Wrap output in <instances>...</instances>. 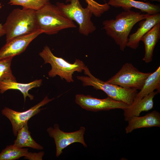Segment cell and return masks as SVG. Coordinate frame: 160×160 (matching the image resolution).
I'll use <instances>...</instances> for the list:
<instances>
[{"label":"cell","instance_id":"cell-1","mask_svg":"<svg viewBox=\"0 0 160 160\" xmlns=\"http://www.w3.org/2000/svg\"><path fill=\"white\" fill-rule=\"evenodd\" d=\"M149 15L141 14L131 10L117 15L115 19L105 20L103 23L107 34L112 38L124 51L127 47L128 37L135 24L145 19Z\"/></svg>","mask_w":160,"mask_h":160},{"label":"cell","instance_id":"cell-2","mask_svg":"<svg viewBox=\"0 0 160 160\" xmlns=\"http://www.w3.org/2000/svg\"><path fill=\"white\" fill-rule=\"evenodd\" d=\"M36 12V10L32 9L16 8L9 14L3 25L6 42L39 30Z\"/></svg>","mask_w":160,"mask_h":160},{"label":"cell","instance_id":"cell-3","mask_svg":"<svg viewBox=\"0 0 160 160\" xmlns=\"http://www.w3.org/2000/svg\"><path fill=\"white\" fill-rule=\"evenodd\" d=\"M36 17L39 30L48 35L55 34L63 29L76 27L73 21L56 5L49 2L36 11Z\"/></svg>","mask_w":160,"mask_h":160},{"label":"cell","instance_id":"cell-4","mask_svg":"<svg viewBox=\"0 0 160 160\" xmlns=\"http://www.w3.org/2000/svg\"><path fill=\"white\" fill-rule=\"evenodd\" d=\"M84 71L88 76H78L77 78L82 81L84 86H92L96 89L101 90L112 99L129 105L133 103L137 90L125 89L102 81L93 75L87 66Z\"/></svg>","mask_w":160,"mask_h":160},{"label":"cell","instance_id":"cell-5","mask_svg":"<svg viewBox=\"0 0 160 160\" xmlns=\"http://www.w3.org/2000/svg\"><path fill=\"white\" fill-rule=\"evenodd\" d=\"M44 61V64L49 63L51 69L48 74L49 77H54L59 76L67 82H73V75L75 71L81 72L84 71L86 66L83 61L76 59L74 62L71 63L61 57L56 56L53 54L49 47L45 46L39 54Z\"/></svg>","mask_w":160,"mask_h":160},{"label":"cell","instance_id":"cell-6","mask_svg":"<svg viewBox=\"0 0 160 160\" xmlns=\"http://www.w3.org/2000/svg\"><path fill=\"white\" fill-rule=\"evenodd\" d=\"M70 3L57 2L56 5L69 19L74 21L79 26V31L83 35L88 36L94 31L96 27L91 20L93 14L87 7H82L79 0H67Z\"/></svg>","mask_w":160,"mask_h":160},{"label":"cell","instance_id":"cell-7","mask_svg":"<svg viewBox=\"0 0 160 160\" xmlns=\"http://www.w3.org/2000/svg\"><path fill=\"white\" fill-rule=\"evenodd\" d=\"M151 73L140 72L131 63H126L106 82L127 89L140 90Z\"/></svg>","mask_w":160,"mask_h":160},{"label":"cell","instance_id":"cell-8","mask_svg":"<svg viewBox=\"0 0 160 160\" xmlns=\"http://www.w3.org/2000/svg\"><path fill=\"white\" fill-rule=\"evenodd\" d=\"M85 128L81 127L77 131L72 132H65L61 130L59 125L55 124L54 127H50L47 129L49 135L53 138L56 147V156L58 157L63 153V150L69 145L75 143H79L85 147L87 146L84 139Z\"/></svg>","mask_w":160,"mask_h":160},{"label":"cell","instance_id":"cell-9","mask_svg":"<svg viewBox=\"0 0 160 160\" xmlns=\"http://www.w3.org/2000/svg\"><path fill=\"white\" fill-rule=\"evenodd\" d=\"M54 99H49L47 96L37 104L22 112L5 107L1 111V114L9 120L12 126L13 134L15 136H17L18 130L27 123L28 120L40 112L42 110L41 107L51 101Z\"/></svg>","mask_w":160,"mask_h":160},{"label":"cell","instance_id":"cell-10","mask_svg":"<svg viewBox=\"0 0 160 160\" xmlns=\"http://www.w3.org/2000/svg\"><path fill=\"white\" fill-rule=\"evenodd\" d=\"M75 102L82 108L94 112L115 109L123 110L129 105L122 102L113 100L108 97L105 99H100L83 94L76 95Z\"/></svg>","mask_w":160,"mask_h":160},{"label":"cell","instance_id":"cell-11","mask_svg":"<svg viewBox=\"0 0 160 160\" xmlns=\"http://www.w3.org/2000/svg\"><path fill=\"white\" fill-rule=\"evenodd\" d=\"M42 33L41 31L39 30L31 34L15 38L6 42L0 49V60L13 58L20 54L33 39Z\"/></svg>","mask_w":160,"mask_h":160},{"label":"cell","instance_id":"cell-12","mask_svg":"<svg viewBox=\"0 0 160 160\" xmlns=\"http://www.w3.org/2000/svg\"><path fill=\"white\" fill-rule=\"evenodd\" d=\"M139 27L135 33L129 35L127 46L135 49L139 46L143 36L155 25L160 23V14L149 15L145 19L140 21Z\"/></svg>","mask_w":160,"mask_h":160},{"label":"cell","instance_id":"cell-13","mask_svg":"<svg viewBox=\"0 0 160 160\" xmlns=\"http://www.w3.org/2000/svg\"><path fill=\"white\" fill-rule=\"evenodd\" d=\"M128 124L125 128L128 134L135 129L143 128L160 127V113L154 110L141 116H133L127 121Z\"/></svg>","mask_w":160,"mask_h":160},{"label":"cell","instance_id":"cell-14","mask_svg":"<svg viewBox=\"0 0 160 160\" xmlns=\"http://www.w3.org/2000/svg\"><path fill=\"white\" fill-rule=\"evenodd\" d=\"M107 4L116 7H121L124 11L131 10L132 7L135 8L149 15L159 13L160 11L159 6L135 0H109Z\"/></svg>","mask_w":160,"mask_h":160},{"label":"cell","instance_id":"cell-15","mask_svg":"<svg viewBox=\"0 0 160 160\" xmlns=\"http://www.w3.org/2000/svg\"><path fill=\"white\" fill-rule=\"evenodd\" d=\"M158 93L157 91L151 92L124 109L125 120L128 121L132 117L139 116L142 112L152 109L154 104L153 99Z\"/></svg>","mask_w":160,"mask_h":160},{"label":"cell","instance_id":"cell-16","mask_svg":"<svg viewBox=\"0 0 160 160\" xmlns=\"http://www.w3.org/2000/svg\"><path fill=\"white\" fill-rule=\"evenodd\" d=\"M42 81V80L40 79L36 80L28 83H20L11 80L0 81V93H3L9 89L19 90L23 94L25 102L27 97L32 100L33 99L34 97L29 94L28 91L33 88L40 87Z\"/></svg>","mask_w":160,"mask_h":160},{"label":"cell","instance_id":"cell-17","mask_svg":"<svg viewBox=\"0 0 160 160\" xmlns=\"http://www.w3.org/2000/svg\"><path fill=\"white\" fill-rule=\"evenodd\" d=\"M41 152L39 153L29 152L28 149L20 148L13 145L7 146L0 153V160H14L25 156L30 160H41Z\"/></svg>","mask_w":160,"mask_h":160},{"label":"cell","instance_id":"cell-18","mask_svg":"<svg viewBox=\"0 0 160 160\" xmlns=\"http://www.w3.org/2000/svg\"><path fill=\"white\" fill-rule=\"evenodd\" d=\"M160 38V23L155 25L141 39L144 43L145 54L143 59L146 63L152 61L155 47Z\"/></svg>","mask_w":160,"mask_h":160},{"label":"cell","instance_id":"cell-19","mask_svg":"<svg viewBox=\"0 0 160 160\" xmlns=\"http://www.w3.org/2000/svg\"><path fill=\"white\" fill-rule=\"evenodd\" d=\"M155 89L159 93L160 92V66L154 72L151 73L146 79L142 88L136 94L132 103L136 102L145 96L154 92Z\"/></svg>","mask_w":160,"mask_h":160},{"label":"cell","instance_id":"cell-20","mask_svg":"<svg viewBox=\"0 0 160 160\" xmlns=\"http://www.w3.org/2000/svg\"><path fill=\"white\" fill-rule=\"evenodd\" d=\"M13 145L17 147H30L37 150H41L43 147L37 143L32 138L29 131L27 123L20 129Z\"/></svg>","mask_w":160,"mask_h":160},{"label":"cell","instance_id":"cell-21","mask_svg":"<svg viewBox=\"0 0 160 160\" xmlns=\"http://www.w3.org/2000/svg\"><path fill=\"white\" fill-rule=\"evenodd\" d=\"M49 0H10L8 4L20 5L23 8L37 11L49 2Z\"/></svg>","mask_w":160,"mask_h":160},{"label":"cell","instance_id":"cell-22","mask_svg":"<svg viewBox=\"0 0 160 160\" xmlns=\"http://www.w3.org/2000/svg\"><path fill=\"white\" fill-rule=\"evenodd\" d=\"M12 58L10 57L0 60V81L5 80L16 81L11 69Z\"/></svg>","mask_w":160,"mask_h":160},{"label":"cell","instance_id":"cell-23","mask_svg":"<svg viewBox=\"0 0 160 160\" xmlns=\"http://www.w3.org/2000/svg\"><path fill=\"white\" fill-rule=\"evenodd\" d=\"M87 4V7L92 11L93 14L96 17H100L105 12L108 11L110 7L107 3L101 4L94 0H85Z\"/></svg>","mask_w":160,"mask_h":160},{"label":"cell","instance_id":"cell-24","mask_svg":"<svg viewBox=\"0 0 160 160\" xmlns=\"http://www.w3.org/2000/svg\"><path fill=\"white\" fill-rule=\"evenodd\" d=\"M5 35V32L3 25L0 23V37Z\"/></svg>","mask_w":160,"mask_h":160}]
</instances>
